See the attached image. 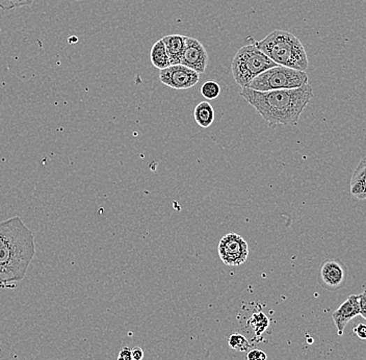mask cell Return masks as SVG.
I'll use <instances>...</instances> for the list:
<instances>
[{
    "label": "cell",
    "mask_w": 366,
    "mask_h": 360,
    "mask_svg": "<svg viewBox=\"0 0 366 360\" xmlns=\"http://www.w3.org/2000/svg\"><path fill=\"white\" fill-rule=\"evenodd\" d=\"M360 315V308H359V298L356 295H351L342 305L338 308L337 310L333 312L334 323H335L337 333L342 336L346 324L351 319Z\"/></svg>",
    "instance_id": "30bf717a"
},
{
    "label": "cell",
    "mask_w": 366,
    "mask_h": 360,
    "mask_svg": "<svg viewBox=\"0 0 366 360\" xmlns=\"http://www.w3.org/2000/svg\"><path fill=\"white\" fill-rule=\"evenodd\" d=\"M219 257L224 265L237 267L246 263L249 257V246L240 234L227 233L221 238L218 246Z\"/></svg>",
    "instance_id": "8992f818"
},
{
    "label": "cell",
    "mask_w": 366,
    "mask_h": 360,
    "mask_svg": "<svg viewBox=\"0 0 366 360\" xmlns=\"http://www.w3.org/2000/svg\"><path fill=\"white\" fill-rule=\"evenodd\" d=\"M359 308H360V315L366 319V289L358 296Z\"/></svg>",
    "instance_id": "d6986e66"
},
{
    "label": "cell",
    "mask_w": 366,
    "mask_h": 360,
    "mask_svg": "<svg viewBox=\"0 0 366 360\" xmlns=\"http://www.w3.org/2000/svg\"><path fill=\"white\" fill-rule=\"evenodd\" d=\"M240 94L271 127L297 125L314 97L309 84L297 89L267 92L242 88Z\"/></svg>",
    "instance_id": "7a4b0ae2"
},
{
    "label": "cell",
    "mask_w": 366,
    "mask_h": 360,
    "mask_svg": "<svg viewBox=\"0 0 366 360\" xmlns=\"http://www.w3.org/2000/svg\"><path fill=\"white\" fill-rule=\"evenodd\" d=\"M201 94L208 100L217 99L221 94V87L214 80H208L202 86Z\"/></svg>",
    "instance_id": "2e32d148"
},
{
    "label": "cell",
    "mask_w": 366,
    "mask_h": 360,
    "mask_svg": "<svg viewBox=\"0 0 366 360\" xmlns=\"http://www.w3.org/2000/svg\"><path fill=\"white\" fill-rule=\"evenodd\" d=\"M117 360H133V352H131V349H122V350H121V352L119 353L118 359Z\"/></svg>",
    "instance_id": "44dd1931"
},
{
    "label": "cell",
    "mask_w": 366,
    "mask_h": 360,
    "mask_svg": "<svg viewBox=\"0 0 366 360\" xmlns=\"http://www.w3.org/2000/svg\"><path fill=\"white\" fill-rule=\"evenodd\" d=\"M193 119L202 129L212 127L214 121V110L210 102L202 101L196 106L193 110Z\"/></svg>",
    "instance_id": "4fadbf2b"
},
{
    "label": "cell",
    "mask_w": 366,
    "mask_h": 360,
    "mask_svg": "<svg viewBox=\"0 0 366 360\" xmlns=\"http://www.w3.org/2000/svg\"><path fill=\"white\" fill-rule=\"evenodd\" d=\"M133 360H142L144 359V351L140 347H136L131 350Z\"/></svg>",
    "instance_id": "7402d4cb"
},
{
    "label": "cell",
    "mask_w": 366,
    "mask_h": 360,
    "mask_svg": "<svg viewBox=\"0 0 366 360\" xmlns=\"http://www.w3.org/2000/svg\"><path fill=\"white\" fill-rule=\"evenodd\" d=\"M351 194L359 200L366 199V157L359 161L351 180Z\"/></svg>",
    "instance_id": "8fae6325"
},
{
    "label": "cell",
    "mask_w": 366,
    "mask_h": 360,
    "mask_svg": "<svg viewBox=\"0 0 366 360\" xmlns=\"http://www.w3.org/2000/svg\"><path fill=\"white\" fill-rule=\"evenodd\" d=\"M229 347L238 352H246L250 349V343L246 336L240 333L232 334L229 338Z\"/></svg>",
    "instance_id": "9a60e30c"
},
{
    "label": "cell",
    "mask_w": 366,
    "mask_h": 360,
    "mask_svg": "<svg viewBox=\"0 0 366 360\" xmlns=\"http://www.w3.org/2000/svg\"><path fill=\"white\" fill-rule=\"evenodd\" d=\"M150 59L152 65L159 71L171 66V62H170V57L163 40H159L151 48Z\"/></svg>",
    "instance_id": "5bb4252c"
},
{
    "label": "cell",
    "mask_w": 366,
    "mask_h": 360,
    "mask_svg": "<svg viewBox=\"0 0 366 360\" xmlns=\"http://www.w3.org/2000/svg\"><path fill=\"white\" fill-rule=\"evenodd\" d=\"M210 57L203 44L199 40L186 37V43L183 50L180 64L197 72L198 74L204 73L207 68Z\"/></svg>",
    "instance_id": "9c48e42d"
},
{
    "label": "cell",
    "mask_w": 366,
    "mask_h": 360,
    "mask_svg": "<svg viewBox=\"0 0 366 360\" xmlns=\"http://www.w3.org/2000/svg\"><path fill=\"white\" fill-rule=\"evenodd\" d=\"M346 272L348 269L340 259H328L321 266L319 282L328 291H338L346 285Z\"/></svg>",
    "instance_id": "ba28073f"
},
{
    "label": "cell",
    "mask_w": 366,
    "mask_h": 360,
    "mask_svg": "<svg viewBox=\"0 0 366 360\" xmlns=\"http://www.w3.org/2000/svg\"><path fill=\"white\" fill-rule=\"evenodd\" d=\"M308 84V75L305 71L291 69L277 65L257 76L248 85L251 90L267 92L297 89Z\"/></svg>",
    "instance_id": "5b68a950"
},
{
    "label": "cell",
    "mask_w": 366,
    "mask_h": 360,
    "mask_svg": "<svg viewBox=\"0 0 366 360\" xmlns=\"http://www.w3.org/2000/svg\"><path fill=\"white\" fill-rule=\"evenodd\" d=\"M161 40H163L166 49H167L171 65L180 64V57H182L183 50L185 48L186 37L182 35H169L165 36Z\"/></svg>",
    "instance_id": "7c38bea8"
},
{
    "label": "cell",
    "mask_w": 366,
    "mask_h": 360,
    "mask_svg": "<svg viewBox=\"0 0 366 360\" xmlns=\"http://www.w3.org/2000/svg\"><path fill=\"white\" fill-rule=\"evenodd\" d=\"M268 355L263 351L254 349V350L249 351L247 355V360H267Z\"/></svg>",
    "instance_id": "ac0fdd59"
},
{
    "label": "cell",
    "mask_w": 366,
    "mask_h": 360,
    "mask_svg": "<svg viewBox=\"0 0 366 360\" xmlns=\"http://www.w3.org/2000/svg\"><path fill=\"white\" fill-rule=\"evenodd\" d=\"M200 74L182 64L171 65L159 71L161 84L175 90H187L199 82Z\"/></svg>",
    "instance_id": "52a82bcc"
},
{
    "label": "cell",
    "mask_w": 366,
    "mask_h": 360,
    "mask_svg": "<svg viewBox=\"0 0 366 360\" xmlns=\"http://www.w3.org/2000/svg\"><path fill=\"white\" fill-rule=\"evenodd\" d=\"M276 66L277 64L253 44L242 47L234 55L231 64L232 75L240 88H247L257 76Z\"/></svg>",
    "instance_id": "277c9868"
},
{
    "label": "cell",
    "mask_w": 366,
    "mask_h": 360,
    "mask_svg": "<svg viewBox=\"0 0 366 360\" xmlns=\"http://www.w3.org/2000/svg\"><path fill=\"white\" fill-rule=\"evenodd\" d=\"M35 0H0V8L3 10H12L21 6H29Z\"/></svg>",
    "instance_id": "e0dca14e"
},
{
    "label": "cell",
    "mask_w": 366,
    "mask_h": 360,
    "mask_svg": "<svg viewBox=\"0 0 366 360\" xmlns=\"http://www.w3.org/2000/svg\"><path fill=\"white\" fill-rule=\"evenodd\" d=\"M354 333L361 340H366V324H359L354 328Z\"/></svg>",
    "instance_id": "ffe728a7"
},
{
    "label": "cell",
    "mask_w": 366,
    "mask_h": 360,
    "mask_svg": "<svg viewBox=\"0 0 366 360\" xmlns=\"http://www.w3.org/2000/svg\"><path fill=\"white\" fill-rule=\"evenodd\" d=\"M254 45L278 66L299 71L307 70L309 62L305 48L301 41L289 31L276 29L265 39L255 42Z\"/></svg>",
    "instance_id": "3957f363"
},
{
    "label": "cell",
    "mask_w": 366,
    "mask_h": 360,
    "mask_svg": "<svg viewBox=\"0 0 366 360\" xmlns=\"http://www.w3.org/2000/svg\"><path fill=\"white\" fill-rule=\"evenodd\" d=\"M36 254L35 236L19 217L0 222V287L23 280Z\"/></svg>",
    "instance_id": "6da1fadb"
}]
</instances>
